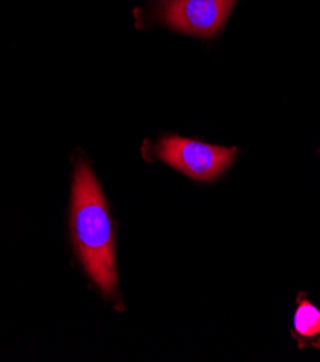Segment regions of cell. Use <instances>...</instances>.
I'll use <instances>...</instances> for the list:
<instances>
[{"mask_svg":"<svg viewBox=\"0 0 320 362\" xmlns=\"http://www.w3.org/2000/svg\"><path fill=\"white\" fill-rule=\"evenodd\" d=\"M71 230L87 274L107 296H113L117 270L110 212L93 170L83 160L76 168Z\"/></svg>","mask_w":320,"mask_h":362,"instance_id":"6da1fadb","label":"cell"},{"mask_svg":"<svg viewBox=\"0 0 320 362\" xmlns=\"http://www.w3.org/2000/svg\"><path fill=\"white\" fill-rule=\"evenodd\" d=\"M155 153L186 176L205 182L220 177L234 162L237 151L179 136H167L158 143Z\"/></svg>","mask_w":320,"mask_h":362,"instance_id":"7a4b0ae2","label":"cell"},{"mask_svg":"<svg viewBox=\"0 0 320 362\" xmlns=\"http://www.w3.org/2000/svg\"><path fill=\"white\" fill-rule=\"evenodd\" d=\"M235 2L237 0H160L156 15L172 29L211 38L223 29Z\"/></svg>","mask_w":320,"mask_h":362,"instance_id":"3957f363","label":"cell"},{"mask_svg":"<svg viewBox=\"0 0 320 362\" xmlns=\"http://www.w3.org/2000/svg\"><path fill=\"white\" fill-rule=\"evenodd\" d=\"M293 335L300 348H320V310L304 295L297 298V309L293 319Z\"/></svg>","mask_w":320,"mask_h":362,"instance_id":"277c9868","label":"cell"}]
</instances>
